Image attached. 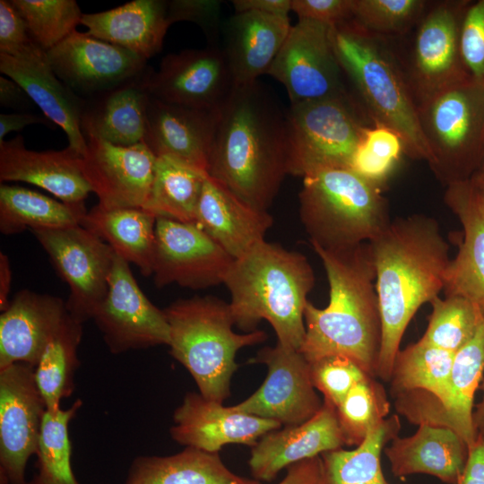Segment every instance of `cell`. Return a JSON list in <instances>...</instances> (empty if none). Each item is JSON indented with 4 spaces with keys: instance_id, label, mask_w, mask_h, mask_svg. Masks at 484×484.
Wrapping results in <instances>:
<instances>
[{
    "instance_id": "4dcf8cb0",
    "label": "cell",
    "mask_w": 484,
    "mask_h": 484,
    "mask_svg": "<svg viewBox=\"0 0 484 484\" xmlns=\"http://www.w3.org/2000/svg\"><path fill=\"white\" fill-rule=\"evenodd\" d=\"M168 1L134 0L107 11L83 13L86 33L125 48L148 61L163 46L170 24Z\"/></svg>"
},
{
    "instance_id": "74e56055",
    "label": "cell",
    "mask_w": 484,
    "mask_h": 484,
    "mask_svg": "<svg viewBox=\"0 0 484 484\" xmlns=\"http://www.w3.org/2000/svg\"><path fill=\"white\" fill-rule=\"evenodd\" d=\"M82 337V324L69 314L39 357L35 367V379L48 411L61 409L62 400L73 392L74 376L80 366L77 352Z\"/></svg>"
},
{
    "instance_id": "94428289",
    "label": "cell",
    "mask_w": 484,
    "mask_h": 484,
    "mask_svg": "<svg viewBox=\"0 0 484 484\" xmlns=\"http://www.w3.org/2000/svg\"><path fill=\"white\" fill-rule=\"evenodd\" d=\"M482 170H484V160H483V162H482V164H481V166H480V169L478 171H482Z\"/></svg>"
},
{
    "instance_id": "8d00e7d4",
    "label": "cell",
    "mask_w": 484,
    "mask_h": 484,
    "mask_svg": "<svg viewBox=\"0 0 484 484\" xmlns=\"http://www.w3.org/2000/svg\"><path fill=\"white\" fill-rule=\"evenodd\" d=\"M207 173L170 157H157L148 201L143 207L157 218L194 223Z\"/></svg>"
},
{
    "instance_id": "681fc988",
    "label": "cell",
    "mask_w": 484,
    "mask_h": 484,
    "mask_svg": "<svg viewBox=\"0 0 484 484\" xmlns=\"http://www.w3.org/2000/svg\"><path fill=\"white\" fill-rule=\"evenodd\" d=\"M291 11L332 28L351 19L352 0H291Z\"/></svg>"
},
{
    "instance_id": "484cf974",
    "label": "cell",
    "mask_w": 484,
    "mask_h": 484,
    "mask_svg": "<svg viewBox=\"0 0 484 484\" xmlns=\"http://www.w3.org/2000/svg\"><path fill=\"white\" fill-rule=\"evenodd\" d=\"M444 201L461 222L463 236L446 269L443 291L484 310V203L470 179L447 186Z\"/></svg>"
},
{
    "instance_id": "1f68e13d",
    "label": "cell",
    "mask_w": 484,
    "mask_h": 484,
    "mask_svg": "<svg viewBox=\"0 0 484 484\" xmlns=\"http://www.w3.org/2000/svg\"><path fill=\"white\" fill-rule=\"evenodd\" d=\"M484 371V321L472 339L454 354L447 395L419 424L446 427L455 431L469 450L478 436L473 420V400Z\"/></svg>"
},
{
    "instance_id": "f1b7e54d",
    "label": "cell",
    "mask_w": 484,
    "mask_h": 484,
    "mask_svg": "<svg viewBox=\"0 0 484 484\" xmlns=\"http://www.w3.org/2000/svg\"><path fill=\"white\" fill-rule=\"evenodd\" d=\"M151 67L138 76L85 99L81 127L85 137L117 145L143 143L151 95L148 87Z\"/></svg>"
},
{
    "instance_id": "db71d44e",
    "label": "cell",
    "mask_w": 484,
    "mask_h": 484,
    "mask_svg": "<svg viewBox=\"0 0 484 484\" xmlns=\"http://www.w3.org/2000/svg\"><path fill=\"white\" fill-rule=\"evenodd\" d=\"M457 484H484V439L478 437L469 450L465 468Z\"/></svg>"
},
{
    "instance_id": "5bb4252c",
    "label": "cell",
    "mask_w": 484,
    "mask_h": 484,
    "mask_svg": "<svg viewBox=\"0 0 484 484\" xmlns=\"http://www.w3.org/2000/svg\"><path fill=\"white\" fill-rule=\"evenodd\" d=\"M250 362L264 364L268 373L252 395L232 406L236 411L292 427L308 420L322 408L324 402L313 385L310 364L299 350L276 342L261 349Z\"/></svg>"
},
{
    "instance_id": "d590c367",
    "label": "cell",
    "mask_w": 484,
    "mask_h": 484,
    "mask_svg": "<svg viewBox=\"0 0 484 484\" xmlns=\"http://www.w3.org/2000/svg\"><path fill=\"white\" fill-rule=\"evenodd\" d=\"M400 429L399 417L392 415L355 449L322 454L323 484H390L383 474L381 454L398 436Z\"/></svg>"
},
{
    "instance_id": "8fae6325",
    "label": "cell",
    "mask_w": 484,
    "mask_h": 484,
    "mask_svg": "<svg viewBox=\"0 0 484 484\" xmlns=\"http://www.w3.org/2000/svg\"><path fill=\"white\" fill-rule=\"evenodd\" d=\"M470 2L428 4L417 23L406 73L417 105L471 78L461 51V28Z\"/></svg>"
},
{
    "instance_id": "52a82bcc",
    "label": "cell",
    "mask_w": 484,
    "mask_h": 484,
    "mask_svg": "<svg viewBox=\"0 0 484 484\" xmlns=\"http://www.w3.org/2000/svg\"><path fill=\"white\" fill-rule=\"evenodd\" d=\"M302 178L299 217L312 246L351 248L373 240L392 221L382 189L350 168L324 169Z\"/></svg>"
},
{
    "instance_id": "6da1fadb",
    "label": "cell",
    "mask_w": 484,
    "mask_h": 484,
    "mask_svg": "<svg viewBox=\"0 0 484 484\" xmlns=\"http://www.w3.org/2000/svg\"><path fill=\"white\" fill-rule=\"evenodd\" d=\"M287 116L257 82L235 86L219 108L207 175L268 211L288 172Z\"/></svg>"
},
{
    "instance_id": "2e32d148",
    "label": "cell",
    "mask_w": 484,
    "mask_h": 484,
    "mask_svg": "<svg viewBox=\"0 0 484 484\" xmlns=\"http://www.w3.org/2000/svg\"><path fill=\"white\" fill-rule=\"evenodd\" d=\"M234 258L194 223L157 218L152 276L159 288L223 284Z\"/></svg>"
},
{
    "instance_id": "ac0fdd59",
    "label": "cell",
    "mask_w": 484,
    "mask_h": 484,
    "mask_svg": "<svg viewBox=\"0 0 484 484\" xmlns=\"http://www.w3.org/2000/svg\"><path fill=\"white\" fill-rule=\"evenodd\" d=\"M81 158L83 176L98 205L104 209L145 206L155 174L157 157L143 142L130 146L87 137Z\"/></svg>"
},
{
    "instance_id": "11a10c76",
    "label": "cell",
    "mask_w": 484,
    "mask_h": 484,
    "mask_svg": "<svg viewBox=\"0 0 484 484\" xmlns=\"http://www.w3.org/2000/svg\"><path fill=\"white\" fill-rule=\"evenodd\" d=\"M235 13L257 12L278 16H289L291 0H234Z\"/></svg>"
},
{
    "instance_id": "3957f363",
    "label": "cell",
    "mask_w": 484,
    "mask_h": 484,
    "mask_svg": "<svg viewBox=\"0 0 484 484\" xmlns=\"http://www.w3.org/2000/svg\"><path fill=\"white\" fill-rule=\"evenodd\" d=\"M312 247L324 267L330 298L324 308L307 303L306 336L299 351L309 363L333 355L349 358L376 377L382 321L369 245L341 250Z\"/></svg>"
},
{
    "instance_id": "9c48e42d",
    "label": "cell",
    "mask_w": 484,
    "mask_h": 484,
    "mask_svg": "<svg viewBox=\"0 0 484 484\" xmlns=\"http://www.w3.org/2000/svg\"><path fill=\"white\" fill-rule=\"evenodd\" d=\"M349 93L290 104L286 112L288 172L305 177L330 168H350L368 126Z\"/></svg>"
},
{
    "instance_id": "f35d334b",
    "label": "cell",
    "mask_w": 484,
    "mask_h": 484,
    "mask_svg": "<svg viewBox=\"0 0 484 484\" xmlns=\"http://www.w3.org/2000/svg\"><path fill=\"white\" fill-rule=\"evenodd\" d=\"M82 405L77 399L68 409L46 411L36 453L38 471L28 484H79L71 464L69 424Z\"/></svg>"
},
{
    "instance_id": "ab89813d",
    "label": "cell",
    "mask_w": 484,
    "mask_h": 484,
    "mask_svg": "<svg viewBox=\"0 0 484 484\" xmlns=\"http://www.w3.org/2000/svg\"><path fill=\"white\" fill-rule=\"evenodd\" d=\"M430 304L432 312L419 341L444 350L457 352L484 321V310L463 297H437Z\"/></svg>"
},
{
    "instance_id": "6125c7cd",
    "label": "cell",
    "mask_w": 484,
    "mask_h": 484,
    "mask_svg": "<svg viewBox=\"0 0 484 484\" xmlns=\"http://www.w3.org/2000/svg\"><path fill=\"white\" fill-rule=\"evenodd\" d=\"M480 437H481V438H483V439H484V435H482V436H480Z\"/></svg>"
},
{
    "instance_id": "7bdbcfd3",
    "label": "cell",
    "mask_w": 484,
    "mask_h": 484,
    "mask_svg": "<svg viewBox=\"0 0 484 484\" xmlns=\"http://www.w3.org/2000/svg\"><path fill=\"white\" fill-rule=\"evenodd\" d=\"M404 154L405 146L397 132L382 125L372 124L363 134L350 169L382 189Z\"/></svg>"
},
{
    "instance_id": "816d5d0a",
    "label": "cell",
    "mask_w": 484,
    "mask_h": 484,
    "mask_svg": "<svg viewBox=\"0 0 484 484\" xmlns=\"http://www.w3.org/2000/svg\"><path fill=\"white\" fill-rule=\"evenodd\" d=\"M0 104L20 112H27L34 102L16 82L2 74L0 76Z\"/></svg>"
},
{
    "instance_id": "d4e9b609",
    "label": "cell",
    "mask_w": 484,
    "mask_h": 484,
    "mask_svg": "<svg viewBox=\"0 0 484 484\" xmlns=\"http://www.w3.org/2000/svg\"><path fill=\"white\" fill-rule=\"evenodd\" d=\"M81 158L69 148L36 151L26 148L17 134L0 143V182H24L50 193L65 203H84L91 189Z\"/></svg>"
},
{
    "instance_id": "9f6ffc18",
    "label": "cell",
    "mask_w": 484,
    "mask_h": 484,
    "mask_svg": "<svg viewBox=\"0 0 484 484\" xmlns=\"http://www.w3.org/2000/svg\"><path fill=\"white\" fill-rule=\"evenodd\" d=\"M12 269L8 256L0 253V310H5L11 301Z\"/></svg>"
},
{
    "instance_id": "f6af8a7d",
    "label": "cell",
    "mask_w": 484,
    "mask_h": 484,
    "mask_svg": "<svg viewBox=\"0 0 484 484\" xmlns=\"http://www.w3.org/2000/svg\"><path fill=\"white\" fill-rule=\"evenodd\" d=\"M309 364L315 388L335 408L356 384L367 376L354 361L343 356H327Z\"/></svg>"
},
{
    "instance_id": "cb8c5ba5",
    "label": "cell",
    "mask_w": 484,
    "mask_h": 484,
    "mask_svg": "<svg viewBox=\"0 0 484 484\" xmlns=\"http://www.w3.org/2000/svg\"><path fill=\"white\" fill-rule=\"evenodd\" d=\"M218 110H202L151 98L143 143L156 157L167 156L207 173Z\"/></svg>"
},
{
    "instance_id": "4316f807",
    "label": "cell",
    "mask_w": 484,
    "mask_h": 484,
    "mask_svg": "<svg viewBox=\"0 0 484 484\" xmlns=\"http://www.w3.org/2000/svg\"><path fill=\"white\" fill-rule=\"evenodd\" d=\"M291 28L289 16L235 13L223 25L222 52L235 86L267 74Z\"/></svg>"
},
{
    "instance_id": "4fadbf2b",
    "label": "cell",
    "mask_w": 484,
    "mask_h": 484,
    "mask_svg": "<svg viewBox=\"0 0 484 484\" xmlns=\"http://www.w3.org/2000/svg\"><path fill=\"white\" fill-rule=\"evenodd\" d=\"M94 320L109 351L120 354L170 341L164 310L144 295L129 264L116 254L108 293L96 310Z\"/></svg>"
},
{
    "instance_id": "680465c9",
    "label": "cell",
    "mask_w": 484,
    "mask_h": 484,
    "mask_svg": "<svg viewBox=\"0 0 484 484\" xmlns=\"http://www.w3.org/2000/svg\"><path fill=\"white\" fill-rule=\"evenodd\" d=\"M482 389H483V393H484V384H483ZM473 420H474L476 430L480 428L482 431V435H484V394H483L482 402L480 404L476 414L473 415Z\"/></svg>"
},
{
    "instance_id": "836d02e7",
    "label": "cell",
    "mask_w": 484,
    "mask_h": 484,
    "mask_svg": "<svg viewBox=\"0 0 484 484\" xmlns=\"http://www.w3.org/2000/svg\"><path fill=\"white\" fill-rule=\"evenodd\" d=\"M156 222L157 217L143 208L104 209L96 204L81 225L148 277L152 275Z\"/></svg>"
},
{
    "instance_id": "e575fe53",
    "label": "cell",
    "mask_w": 484,
    "mask_h": 484,
    "mask_svg": "<svg viewBox=\"0 0 484 484\" xmlns=\"http://www.w3.org/2000/svg\"><path fill=\"white\" fill-rule=\"evenodd\" d=\"M87 212L84 203L69 204L21 186L0 185V231L4 235L79 225Z\"/></svg>"
},
{
    "instance_id": "7a4b0ae2",
    "label": "cell",
    "mask_w": 484,
    "mask_h": 484,
    "mask_svg": "<svg viewBox=\"0 0 484 484\" xmlns=\"http://www.w3.org/2000/svg\"><path fill=\"white\" fill-rule=\"evenodd\" d=\"M368 245L382 321L377 376L389 381L408 324L444 289L449 246L437 220L420 213L392 220Z\"/></svg>"
},
{
    "instance_id": "603a6c76",
    "label": "cell",
    "mask_w": 484,
    "mask_h": 484,
    "mask_svg": "<svg viewBox=\"0 0 484 484\" xmlns=\"http://www.w3.org/2000/svg\"><path fill=\"white\" fill-rule=\"evenodd\" d=\"M68 315L61 298L18 291L0 315V369L19 362L35 367L46 344Z\"/></svg>"
},
{
    "instance_id": "ba28073f",
    "label": "cell",
    "mask_w": 484,
    "mask_h": 484,
    "mask_svg": "<svg viewBox=\"0 0 484 484\" xmlns=\"http://www.w3.org/2000/svg\"><path fill=\"white\" fill-rule=\"evenodd\" d=\"M417 108L435 177L445 186L469 180L484 160V82L471 77Z\"/></svg>"
},
{
    "instance_id": "f5cc1de1",
    "label": "cell",
    "mask_w": 484,
    "mask_h": 484,
    "mask_svg": "<svg viewBox=\"0 0 484 484\" xmlns=\"http://www.w3.org/2000/svg\"><path fill=\"white\" fill-rule=\"evenodd\" d=\"M36 124L44 125L50 128H54L56 125L43 114L39 115L29 111L0 114V143L4 141V137L7 134L13 131H19L28 125Z\"/></svg>"
},
{
    "instance_id": "7c38bea8",
    "label": "cell",
    "mask_w": 484,
    "mask_h": 484,
    "mask_svg": "<svg viewBox=\"0 0 484 484\" xmlns=\"http://www.w3.org/2000/svg\"><path fill=\"white\" fill-rule=\"evenodd\" d=\"M330 27L298 19L267 74L286 89L290 104L349 94L333 49Z\"/></svg>"
},
{
    "instance_id": "83f0119b",
    "label": "cell",
    "mask_w": 484,
    "mask_h": 484,
    "mask_svg": "<svg viewBox=\"0 0 484 484\" xmlns=\"http://www.w3.org/2000/svg\"><path fill=\"white\" fill-rule=\"evenodd\" d=\"M272 223L268 211L252 207L207 175L194 224L234 259L264 240Z\"/></svg>"
},
{
    "instance_id": "44dd1931",
    "label": "cell",
    "mask_w": 484,
    "mask_h": 484,
    "mask_svg": "<svg viewBox=\"0 0 484 484\" xmlns=\"http://www.w3.org/2000/svg\"><path fill=\"white\" fill-rule=\"evenodd\" d=\"M0 71L16 82L43 115L63 129L67 148L82 157L87 149L81 127L85 99L56 76L46 51L33 44L16 56L0 54Z\"/></svg>"
},
{
    "instance_id": "f907efd6",
    "label": "cell",
    "mask_w": 484,
    "mask_h": 484,
    "mask_svg": "<svg viewBox=\"0 0 484 484\" xmlns=\"http://www.w3.org/2000/svg\"><path fill=\"white\" fill-rule=\"evenodd\" d=\"M278 484H323L321 455L293 463Z\"/></svg>"
},
{
    "instance_id": "f546056e",
    "label": "cell",
    "mask_w": 484,
    "mask_h": 484,
    "mask_svg": "<svg viewBox=\"0 0 484 484\" xmlns=\"http://www.w3.org/2000/svg\"><path fill=\"white\" fill-rule=\"evenodd\" d=\"M384 451L394 476L423 473L447 484L458 483L469 454L455 431L427 423L419 424L410 436H396Z\"/></svg>"
},
{
    "instance_id": "30bf717a",
    "label": "cell",
    "mask_w": 484,
    "mask_h": 484,
    "mask_svg": "<svg viewBox=\"0 0 484 484\" xmlns=\"http://www.w3.org/2000/svg\"><path fill=\"white\" fill-rule=\"evenodd\" d=\"M31 233L69 288L70 315L81 324L92 319L108 293L115 251L81 224Z\"/></svg>"
},
{
    "instance_id": "9a60e30c",
    "label": "cell",
    "mask_w": 484,
    "mask_h": 484,
    "mask_svg": "<svg viewBox=\"0 0 484 484\" xmlns=\"http://www.w3.org/2000/svg\"><path fill=\"white\" fill-rule=\"evenodd\" d=\"M34 372L20 362L0 369V477L9 484H28L27 462L37 453L47 411Z\"/></svg>"
},
{
    "instance_id": "7402d4cb",
    "label": "cell",
    "mask_w": 484,
    "mask_h": 484,
    "mask_svg": "<svg viewBox=\"0 0 484 484\" xmlns=\"http://www.w3.org/2000/svg\"><path fill=\"white\" fill-rule=\"evenodd\" d=\"M323 402L320 411L308 420L271 431L252 446L248 464L254 479L272 481L282 469L345 445L336 408Z\"/></svg>"
},
{
    "instance_id": "60d3db41",
    "label": "cell",
    "mask_w": 484,
    "mask_h": 484,
    "mask_svg": "<svg viewBox=\"0 0 484 484\" xmlns=\"http://www.w3.org/2000/svg\"><path fill=\"white\" fill-rule=\"evenodd\" d=\"M389 411L385 388L375 377L367 376L356 384L336 408L345 445H360Z\"/></svg>"
},
{
    "instance_id": "8992f818",
    "label": "cell",
    "mask_w": 484,
    "mask_h": 484,
    "mask_svg": "<svg viewBox=\"0 0 484 484\" xmlns=\"http://www.w3.org/2000/svg\"><path fill=\"white\" fill-rule=\"evenodd\" d=\"M163 310L170 355L188 370L204 398L222 403L230 394L237 352L264 342L267 333H235L229 304L214 296L181 298Z\"/></svg>"
},
{
    "instance_id": "d6986e66",
    "label": "cell",
    "mask_w": 484,
    "mask_h": 484,
    "mask_svg": "<svg viewBox=\"0 0 484 484\" xmlns=\"http://www.w3.org/2000/svg\"><path fill=\"white\" fill-rule=\"evenodd\" d=\"M56 76L84 99L145 72L147 60L119 46L74 30L46 52Z\"/></svg>"
},
{
    "instance_id": "277c9868",
    "label": "cell",
    "mask_w": 484,
    "mask_h": 484,
    "mask_svg": "<svg viewBox=\"0 0 484 484\" xmlns=\"http://www.w3.org/2000/svg\"><path fill=\"white\" fill-rule=\"evenodd\" d=\"M315 282L314 270L303 254L264 239L233 260L223 284L239 329L250 333L266 320L277 342L299 350L306 336L307 295Z\"/></svg>"
},
{
    "instance_id": "ffe728a7",
    "label": "cell",
    "mask_w": 484,
    "mask_h": 484,
    "mask_svg": "<svg viewBox=\"0 0 484 484\" xmlns=\"http://www.w3.org/2000/svg\"><path fill=\"white\" fill-rule=\"evenodd\" d=\"M173 420L169 429L173 440L209 453H218L229 444L254 446L263 436L281 427L275 420L238 411L193 392L185 395Z\"/></svg>"
},
{
    "instance_id": "b9f144b4",
    "label": "cell",
    "mask_w": 484,
    "mask_h": 484,
    "mask_svg": "<svg viewBox=\"0 0 484 484\" xmlns=\"http://www.w3.org/2000/svg\"><path fill=\"white\" fill-rule=\"evenodd\" d=\"M23 17L33 41L46 52L81 24L82 13L75 0H12Z\"/></svg>"
},
{
    "instance_id": "91938a15",
    "label": "cell",
    "mask_w": 484,
    "mask_h": 484,
    "mask_svg": "<svg viewBox=\"0 0 484 484\" xmlns=\"http://www.w3.org/2000/svg\"><path fill=\"white\" fill-rule=\"evenodd\" d=\"M0 484H9L5 479H4L3 477H0Z\"/></svg>"
},
{
    "instance_id": "6f0895ef",
    "label": "cell",
    "mask_w": 484,
    "mask_h": 484,
    "mask_svg": "<svg viewBox=\"0 0 484 484\" xmlns=\"http://www.w3.org/2000/svg\"><path fill=\"white\" fill-rule=\"evenodd\" d=\"M470 181L473 185L480 199L484 203V170L476 172Z\"/></svg>"
},
{
    "instance_id": "7dc6e473",
    "label": "cell",
    "mask_w": 484,
    "mask_h": 484,
    "mask_svg": "<svg viewBox=\"0 0 484 484\" xmlns=\"http://www.w3.org/2000/svg\"><path fill=\"white\" fill-rule=\"evenodd\" d=\"M461 51L471 77L484 82V0L471 1L465 11Z\"/></svg>"
},
{
    "instance_id": "ee69618b",
    "label": "cell",
    "mask_w": 484,
    "mask_h": 484,
    "mask_svg": "<svg viewBox=\"0 0 484 484\" xmlns=\"http://www.w3.org/2000/svg\"><path fill=\"white\" fill-rule=\"evenodd\" d=\"M428 5L425 0H352L351 20L377 37L403 35Z\"/></svg>"
},
{
    "instance_id": "bcb514c9",
    "label": "cell",
    "mask_w": 484,
    "mask_h": 484,
    "mask_svg": "<svg viewBox=\"0 0 484 484\" xmlns=\"http://www.w3.org/2000/svg\"><path fill=\"white\" fill-rule=\"evenodd\" d=\"M222 3L219 0L168 1V21L170 25L182 21L194 22L205 34L209 46H220L219 35L223 29Z\"/></svg>"
},
{
    "instance_id": "e0dca14e",
    "label": "cell",
    "mask_w": 484,
    "mask_h": 484,
    "mask_svg": "<svg viewBox=\"0 0 484 484\" xmlns=\"http://www.w3.org/2000/svg\"><path fill=\"white\" fill-rule=\"evenodd\" d=\"M149 91L163 102L202 110H218L235 87L220 46L185 49L165 56L151 69Z\"/></svg>"
},
{
    "instance_id": "d6a6232c",
    "label": "cell",
    "mask_w": 484,
    "mask_h": 484,
    "mask_svg": "<svg viewBox=\"0 0 484 484\" xmlns=\"http://www.w3.org/2000/svg\"><path fill=\"white\" fill-rule=\"evenodd\" d=\"M125 484H261L231 471L218 453L194 447L168 456L134 458Z\"/></svg>"
},
{
    "instance_id": "c3c4849f",
    "label": "cell",
    "mask_w": 484,
    "mask_h": 484,
    "mask_svg": "<svg viewBox=\"0 0 484 484\" xmlns=\"http://www.w3.org/2000/svg\"><path fill=\"white\" fill-rule=\"evenodd\" d=\"M33 44L26 22L12 0H0V54L16 56Z\"/></svg>"
},
{
    "instance_id": "5b68a950",
    "label": "cell",
    "mask_w": 484,
    "mask_h": 484,
    "mask_svg": "<svg viewBox=\"0 0 484 484\" xmlns=\"http://www.w3.org/2000/svg\"><path fill=\"white\" fill-rule=\"evenodd\" d=\"M333 52L372 124L393 129L406 155L428 162L429 151L420 129L418 108L406 73L380 37L351 19L330 29Z\"/></svg>"
}]
</instances>
